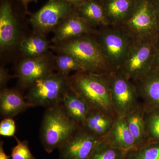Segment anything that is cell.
<instances>
[{
    "instance_id": "6da1fadb",
    "label": "cell",
    "mask_w": 159,
    "mask_h": 159,
    "mask_svg": "<svg viewBox=\"0 0 159 159\" xmlns=\"http://www.w3.org/2000/svg\"><path fill=\"white\" fill-rule=\"evenodd\" d=\"M108 75L78 71L69 77L71 90L83 99L90 109L102 111L116 118L111 99Z\"/></svg>"
},
{
    "instance_id": "7a4b0ae2",
    "label": "cell",
    "mask_w": 159,
    "mask_h": 159,
    "mask_svg": "<svg viewBox=\"0 0 159 159\" xmlns=\"http://www.w3.org/2000/svg\"><path fill=\"white\" fill-rule=\"evenodd\" d=\"M94 34H84L54 44L50 49L57 54L74 56L81 64L84 71L109 75L115 70L103 54Z\"/></svg>"
},
{
    "instance_id": "3957f363",
    "label": "cell",
    "mask_w": 159,
    "mask_h": 159,
    "mask_svg": "<svg viewBox=\"0 0 159 159\" xmlns=\"http://www.w3.org/2000/svg\"><path fill=\"white\" fill-rule=\"evenodd\" d=\"M80 126L68 116L61 103L46 109L40 130V139L48 153L58 149Z\"/></svg>"
},
{
    "instance_id": "277c9868",
    "label": "cell",
    "mask_w": 159,
    "mask_h": 159,
    "mask_svg": "<svg viewBox=\"0 0 159 159\" xmlns=\"http://www.w3.org/2000/svg\"><path fill=\"white\" fill-rule=\"evenodd\" d=\"M69 77L54 72L36 80L28 89L26 101L31 107H42L46 109L59 105L70 89Z\"/></svg>"
},
{
    "instance_id": "5b68a950",
    "label": "cell",
    "mask_w": 159,
    "mask_h": 159,
    "mask_svg": "<svg viewBox=\"0 0 159 159\" xmlns=\"http://www.w3.org/2000/svg\"><path fill=\"white\" fill-rule=\"evenodd\" d=\"M94 35L114 70H119L134 41L121 26L109 25L101 27L97 29Z\"/></svg>"
},
{
    "instance_id": "8992f818",
    "label": "cell",
    "mask_w": 159,
    "mask_h": 159,
    "mask_svg": "<svg viewBox=\"0 0 159 159\" xmlns=\"http://www.w3.org/2000/svg\"><path fill=\"white\" fill-rule=\"evenodd\" d=\"M122 27L134 41L159 36V23L152 0H137L129 18Z\"/></svg>"
},
{
    "instance_id": "52a82bcc",
    "label": "cell",
    "mask_w": 159,
    "mask_h": 159,
    "mask_svg": "<svg viewBox=\"0 0 159 159\" xmlns=\"http://www.w3.org/2000/svg\"><path fill=\"white\" fill-rule=\"evenodd\" d=\"M158 38L134 41L125 61L117 70L133 82L144 77L152 69Z\"/></svg>"
},
{
    "instance_id": "ba28073f",
    "label": "cell",
    "mask_w": 159,
    "mask_h": 159,
    "mask_svg": "<svg viewBox=\"0 0 159 159\" xmlns=\"http://www.w3.org/2000/svg\"><path fill=\"white\" fill-rule=\"evenodd\" d=\"M111 99L117 117H123L140 105L139 95L134 84L119 70L108 75Z\"/></svg>"
},
{
    "instance_id": "9c48e42d",
    "label": "cell",
    "mask_w": 159,
    "mask_h": 159,
    "mask_svg": "<svg viewBox=\"0 0 159 159\" xmlns=\"http://www.w3.org/2000/svg\"><path fill=\"white\" fill-rule=\"evenodd\" d=\"M70 3L48 0L38 11L31 15L30 21L34 33L45 35L54 31L74 10Z\"/></svg>"
},
{
    "instance_id": "30bf717a",
    "label": "cell",
    "mask_w": 159,
    "mask_h": 159,
    "mask_svg": "<svg viewBox=\"0 0 159 159\" xmlns=\"http://www.w3.org/2000/svg\"><path fill=\"white\" fill-rule=\"evenodd\" d=\"M54 56L48 52L33 57H25L16 66L15 76L18 86L22 89H28L36 80L55 72Z\"/></svg>"
},
{
    "instance_id": "8fae6325",
    "label": "cell",
    "mask_w": 159,
    "mask_h": 159,
    "mask_svg": "<svg viewBox=\"0 0 159 159\" xmlns=\"http://www.w3.org/2000/svg\"><path fill=\"white\" fill-rule=\"evenodd\" d=\"M102 139L80 127L58 148L59 159H89Z\"/></svg>"
},
{
    "instance_id": "7c38bea8",
    "label": "cell",
    "mask_w": 159,
    "mask_h": 159,
    "mask_svg": "<svg viewBox=\"0 0 159 159\" xmlns=\"http://www.w3.org/2000/svg\"><path fill=\"white\" fill-rule=\"evenodd\" d=\"M18 23L9 0H1L0 4V48L1 52L9 51L19 43Z\"/></svg>"
},
{
    "instance_id": "4fadbf2b",
    "label": "cell",
    "mask_w": 159,
    "mask_h": 159,
    "mask_svg": "<svg viewBox=\"0 0 159 159\" xmlns=\"http://www.w3.org/2000/svg\"><path fill=\"white\" fill-rule=\"evenodd\" d=\"M97 29L91 27L74 10L54 30L51 41L54 44L84 35L94 34Z\"/></svg>"
},
{
    "instance_id": "5bb4252c",
    "label": "cell",
    "mask_w": 159,
    "mask_h": 159,
    "mask_svg": "<svg viewBox=\"0 0 159 159\" xmlns=\"http://www.w3.org/2000/svg\"><path fill=\"white\" fill-rule=\"evenodd\" d=\"M133 83L144 108L159 109V70L152 69L144 77Z\"/></svg>"
},
{
    "instance_id": "9a60e30c",
    "label": "cell",
    "mask_w": 159,
    "mask_h": 159,
    "mask_svg": "<svg viewBox=\"0 0 159 159\" xmlns=\"http://www.w3.org/2000/svg\"><path fill=\"white\" fill-rule=\"evenodd\" d=\"M137 0H102L104 14L109 25L122 26L131 16Z\"/></svg>"
},
{
    "instance_id": "2e32d148",
    "label": "cell",
    "mask_w": 159,
    "mask_h": 159,
    "mask_svg": "<svg viewBox=\"0 0 159 159\" xmlns=\"http://www.w3.org/2000/svg\"><path fill=\"white\" fill-rule=\"evenodd\" d=\"M31 107L20 91L6 89L0 91V113L3 119L13 118Z\"/></svg>"
},
{
    "instance_id": "e0dca14e",
    "label": "cell",
    "mask_w": 159,
    "mask_h": 159,
    "mask_svg": "<svg viewBox=\"0 0 159 159\" xmlns=\"http://www.w3.org/2000/svg\"><path fill=\"white\" fill-rule=\"evenodd\" d=\"M103 139L111 146L126 151L136 148L134 139L123 117L116 118L110 130Z\"/></svg>"
},
{
    "instance_id": "ac0fdd59",
    "label": "cell",
    "mask_w": 159,
    "mask_h": 159,
    "mask_svg": "<svg viewBox=\"0 0 159 159\" xmlns=\"http://www.w3.org/2000/svg\"><path fill=\"white\" fill-rule=\"evenodd\" d=\"M74 11L92 28L98 29L109 25L99 0H88L74 7Z\"/></svg>"
},
{
    "instance_id": "d6986e66",
    "label": "cell",
    "mask_w": 159,
    "mask_h": 159,
    "mask_svg": "<svg viewBox=\"0 0 159 159\" xmlns=\"http://www.w3.org/2000/svg\"><path fill=\"white\" fill-rule=\"evenodd\" d=\"M61 103L70 118L79 126L83 127L90 110L86 102L70 88Z\"/></svg>"
},
{
    "instance_id": "ffe728a7",
    "label": "cell",
    "mask_w": 159,
    "mask_h": 159,
    "mask_svg": "<svg viewBox=\"0 0 159 159\" xmlns=\"http://www.w3.org/2000/svg\"><path fill=\"white\" fill-rule=\"evenodd\" d=\"M116 118L102 111L90 109L83 127L94 135L103 139L110 130Z\"/></svg>"
},
{
    "instance_id": "44dd1931",
    "label": "cell",
    "mask_w": 159,
    "mask_h": 159,
    "mask_svg": "<svg viewBox=\"0 0 159 159\" xmlns=\"http://www.w3.org/2000/svg\"><path fill=\"white\" fill-rule=\"evenodd\" d=\"M144 108L142 102L135 110L125 116V122L133 136L136 148L148 143L145 130Z\"/></svg>"
},
{
    "instance_id": "7402d4cb",
    "label": "cell",
    "mask_w": 159,
    "mask_h": 159,
    "mask_svg": "<svg viewBox=\"0 0 159 159\" xmlns=\"http://www.w3.org/2000/svg\"><path fill=\"white\" fill-rule=\"evenodd\" d=\"M19 48L25 57L40 56L51 48L50 42L43 34H35L23 38L20 42Z\"/></svg>"
},
{
    "instance_id": "603a6c76",
    "label": "cell",
    "mask_w": 159,
    "mask_h": 159,
    "mask_svg": "<svg viewBox=\"0 0 159 159\" xmlns=\"http://www.w3.org/2000/svg\"><path fill=\"white\" fill-rule=\"evenodd\" d=\"M55 72L65 76H70L72 72L84 71L81 64L70 54H57L54 56Z\"/></svg>"
},
{
    "instance_id": "cb8c5ba5",
    "label": "cell",
    "mask_w": 159,
    "mask_h": 159,
    "mask_svg": "<svg viewBox=\"0 0 159 159\" xmlns=\"http://www.w3.org/2000/svg\"><path fill=\"white\" fill-rule=\"evenodd\" d=\"M144 118L148 142L159 143V109L144 108Z\"/></svg>"
},
{
    "instance_id": "d4e9b609",
    "label": "cell",
    "mask_w": 159,
    "mask_h": 159,
    "mask_svg": "<svg viewBox=\"0 0 159 159\" xmlns=\"http://www.w3.org/2000/svg\"><path fill=\"white\" fill-rule=\"evenodd\" d=\"M126 151L111 146L102 139L94 148L89 159H125Z\"/></svg>"
},
{
    "instance_id": "484cf974",
    "label": "cell",
    "mask_w": 159,
    "mask_h": 159,
    "mask_svg": "<svg viewBox=\"0 0 159 159\" xmlns=\"http://www.w3.org/2000/svg\"><path fill=\"white\" fill-rule=\"evenodd\" d=\"M125 159H159V143L148 142L127 151Z\"/></svg>"
},
{
    "instance_id": "4316f807",
    "label": "cell",
    "mask_w": 159,
    "mask_h": 159,
    "mask_svg": "<svg viewBox=\"0 0 159 159\" xmlns=\"http://www.w3.org/2000/svg\"><path fill=\"white\" fill-rule=\"evenodd\" d=\"M14 138L17 142V145L11 150V159H36L31 153L27 140L20 141L16 136Z\"/></svg>"
},
{
    "instance_id": "83f0119b",
    "label": "cell",
    "mask_w": 159,
    "mask_h": 159,
    "mask_svg": "<svg viewBox=\"0 0 159 159\" xmlns=\"http://www.w3.org/2000/svg\"><path fill=\"white\" fill-rule=\"evenodd\" d=\"M16 126L12 118L3 119L0 123V135L4 137L15 136Z\"/></svg>"
},
{
    "instance_id": "f1b7e54d",
    "label": "cell",
    "mask_w": 159,
    "mask_h": 159,
    "mask_svg": "<svg viewBox=\"0 0 159 159\" xmlns=\"http://www.w3.org/2000/svg\"><path fill=\"white\" fill-rule=\"evenodd\" d=\"M16 76L9 74V71L2 66L0 67V89L2 90L6 88V86L9 80Z\"/></svg>"
},
{
    "instance_id": "f546056e",
    "label": "cell",
    "mask_w": 159,
    "mask_h": 159,
    "mask_svg": "<svg viewBox=\"0 0 159 159\" xmlns=\"http://www.w3.org/2000/svg\"><path fill=\"white\" fill-rule=\"evenodd\" d=\"M152 68H156L159 70V36L157 40L155 53L154 57Z\"/></svg>"
},
{
    "instance_id": "4dcf8cb0",
    "label": "cell",
    "mask_w": 159,
    "mask_h": 159,
    "mask_svg": "<svg viewBox=\"0 0 159 159\" xmlns=\"http://www.w3.org/2000/svg\"><path fill=\"white\" fill-rule=\"evenodd\" d=\"M4 143L3 141L0 142V159H10L11 156H9L6 154L3 148Z\"/></svg>"
},
{
    "instance_id": "1f68e13d",
    "label": "cell",
    "mask_w": 159,
    "mask_h": 159,
    "mask_svg": "<svg viewBox=\"0 0 159 159\" xmlns=\"http://www.w3.org/2000/svg\"><path fill=\"white\" fill-rule=\"evenodd\" d=\"M19 1L21 3L25 11L27 13H29L28 6H29V3L32 2H34L35 3L37 2V0H19Z\"/></svg>"
},
{
    "instance_id": "d6a6232c",
    "label": "cell",
    "mask_w": 159,
    "mask_h": 159,
    "mask_svg": "<svg viewBox=\"0 0 159 159\" xmlns=\"http://www.w3.org/2000/svg\"><path fill=\"white\" fill-rule=\"evenodd\" d=\"M60 1H63V2L70 3L71 5H73L74 7H75L88 0H60Z\"/></svg>"
},
{
    "instance_id": "836d02e7",
    "label": "cell",
    "mask_w": 159,
    "mask_h": 159,
    "mask_svg": "<svg viewBox=\"0 0 159 159\" xmlns=\"http://www.w3.org/2000/svg\"><path fill=\"white\" fill-rule=\"evenodd\" d=\"M159 23V0H152Z\"/></svg>"
},
{
    "instance_id": "e575fe53",
    "label": "cell",
    "mask_w": 159,
    "mask_h": 159,
    "mask_svg": "<svg viewBox=\"0 0 159 159\" xmlns=\"http://www.w3.org/2000/svg\"><path fill=\"white\" fill-rule=\"evenodd\" d=\"M99 2H101L102 1V0H99Z\"/></svg>"
}]
</instances>
